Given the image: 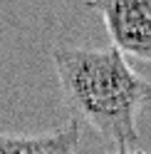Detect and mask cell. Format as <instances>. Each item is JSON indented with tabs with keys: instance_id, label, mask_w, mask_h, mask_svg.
<instances>
[{
	"instance_id": "obj_1",
	"label": "cell",
	"mask_w": 151,
	"mask_h": 154,
	"mask_svg": "<svg viewBox=\"0 0 151 154\" xmlns=\"http://www.w3.org/2000/svg\"><path fill=\"white\" fill-rule=\"evenodd\" d=\"M64 107L104 137L114 152H131L139 142V114L151 104L146 82L114 47L60 45L52 50Z\"/></svg>"
},
{
	"instance_id": "obj_2",
	"label": "cell",
	"mask_w": 151,
	"mask_h": 154,
	"mask_svg": "<svg viewBox=\"0 0 151 154\" xmlns=\"http://www.w3.org/2000/svg\"><path fill=\"white\" fill-rule=\"evenodd\" d=\"M97 10L121 55L151 65V0H84Z\"/></svg>"
},
{
	"instance_id": "obj_3",
	"label": "cell",
	"mask_w": 151,
	"mask_h": 154,
	"mask_svg": "<svg viewBox=\"0 0 151 154\" xmlns=\"http://www.w3.org/2000/svg\"><path fill=\"white\" fill-rule=\"evenodd\" d=\"M79 142V122L67 119L60 127L37 134L0 132V154H77Z\"/></svg>"
},
{
	"instance_id": "obj_4",
	"label": "cell",
	"mask_w": 151,
	"mask_h": 154,
	"mask_svg": "<svg viewBox=\"0 0 151 154\" xmlns=\"http://www.w3.org/2000/svg\"><path fill=\"white\" fill-rule=\"evenodd\" d=\"M109 154H149V152H141V149H131V152H109Z\"/></svg>"
}]
</instances>
